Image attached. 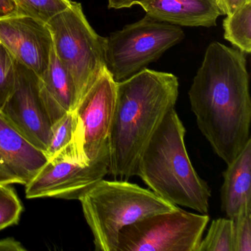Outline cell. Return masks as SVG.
I'll return each mask as SVG.
<instances>
[{
	"instance_id": "1",
	"label": "cell",
	"mask_w": 251,
	"mask_h": 251,
	"mask_svg": "<svg viewBox=\"0 0 251 251\" xmlns=\"http://www.w3.org/2000/svg\"><path fill=\"white\" fill-rule=\"evenodd\" d=\"M198 128L229 164L251 139V100L245 53L210 44L189 92Z\"/></svg>"
},
{
	"instance_id": "2",
	"label": "cell",
	"mask_w": 251,
	"mask_h": 251,
	"mask_svg": "<svg viewBox=\"0 0 251 251\" xmlns=\"http://www.w3.org/2000/svg\"><path fill=\"white\" fill-rule=\"evenodd\" d=\"M177 77L144 69L117 82L112 124L108 138V174L127 180L136 176L141 154L178 97Z\"/></svg>"
},
{
	"instance_id": "3",
	"label": "cell",
	"mask_w": 251,
	"mask_h": 251,
	"mask_svg": "<svg viewBox=\"0 0 251 251\" xmlns=\"http://www.w3.org/2000/svg\"><path fill=\"white\" fill-rule=\"evenodd\" d=\"M185 134L173 108L141 154L135 175L164 201L208 214L211 189L189 159Z\"/></svg>"
},
{
	"instance_id": "4",
	"label": "cell",
	"mask_w": 251,
	"mask_h": 251,
	"mask_svg": "<svg viewBox=\"0 0 251 251\" xmlns=\"http://www.w3.org/2000/svg\"><path fill=\"white\" fill-rule=\"evenodd\" d=\"M79 201L97 251H117L119 234L123 227L177 207L150 189L117 179H102Z\"/></svg>"
},
{
	"instance_id": "5",
	"label": "cell",
	"mask_w": 251,
	"mask_h": 251,
	"mask_svg": "<svg viewBox=\"0 0 251 251\" xmlns=\"http://www.w3.org/2000/svg\"><path fill=\"white\" fill-rule=\"evenodd\" d=\"M47 25L52 35L55 55L74 82L79 102L106 69L105 37L92 28L79 2H73L68 9L55 16Z\"/></svg>"
},
{
	"instance_id": "6",
	"label": "cell",
	"mask_w": 251,
	"mask_h": 251,
	"mask_svg": "<svg viewBox=\"0 0 251 251\" xmlns=\"http://www.w3.org/2000/svg\"><path fill=\"white\" fill-rule=\"evenodd\" d=\"M184 37L180 26L146 15L105 37L107 70L116 82L123 81L157 61Z\"/></svg>"
},
{
	"instance_id": "7",
	"label": "cell",
	"mask_w": 251,
	"mask_h": 251,
	"mask_svg": "<svg viewBox=\"0 0 251 251\" xmlns=\"http://www.w3.org/2000/svg\"><path fill=\"white\" fill-rule=\"evenodd\" d=\"M209 219L178 207L149 216L120 230L117 251H197Z\"/></svg>"
},
{
	"instance_id": "8",
	"label": "cell",
	"mask_w": 251,
	"mask_h": 251,
	"mask_svg": "<svg viewBox=\"0 0 251 251\" xmlns=\"http://www.w3.org/2000/svg\"><path fill=\"white\" fill-rule=\"evenodd\" d=\"M116 86L117 82L105 69L73 111L77 120L75 144L83 164H90L108 150Z\"/></svg>"
},
{
	"instance_id": "9",
	"label": "cell",
	"mask_w": 251,
	"mask_h": 251,
	"mask_svg": "<svg viewBox=\"0 0 251 251\" xmlns=\"http://www.w3.org/2000/svg\"><path fill=\"white\" fill-rule=\"evenodd\" d=\"M109 151H106L90 164H83L68 151L52 158L26 185V197L79 200L108 175Z\"/></svg>"
},
{
	"instance_id": "10",
	"label": "cell",
	"mask_w": 251,
	"mask_h": 251,
	"mask_svg": "<svg viewBox=\"0 0 251 251\" xmlns=\"http://www.w3.org/2000/svg\"><path fill=\"white\" fill-rule=\"evenodd\" d=\"M16 67L15 86L0 113L27 140L46 153L52 124L41 95L40 78L17 61Z\"/></svg>"
},
{
	"instance_id": "11",
	"label": "cell",
	"mask_w": 251,
	"mask_h": 251,
	"mask_svg": "<svg viewBox=\"0 0 251 251\" xmlns=\"http://www.w3.org/2000/svg\"><path fill=\"white\" fill-rule=\"evenodd\" d=\"M0 43L16 61L42 77L53 48L47 25L21 14L0 18Z\"/></svg>"
},
{
	"instance_id": "12",
	"label": "cell",
	"mask_w": 251,
	"mask_h": 251,
	"mask_svg": "<svg viewBox=\"0 0 251 251\" xmlns=\"http://www.w3.org/2000/svg\"><path fill=\"white\" fill-rule=\"evenodd\" d=\"M48 161L46 153L27 140L0 113V184L26 186Z\"/></svg>"
},
{
	"instance_id": "13",
	"label": "cell",
	"mask_w": 251,
	"mask_h": 251,
	"mask_svg": "<svg viewBox=\"0 0 251 251\" xmlns=\"http://www.w3.org/2000/svg\"><path fill=\"white\" fill-rule=\"evenodd\" d=\"M146 15L177 26L211 27L223 15L218 0H144Z\"/></svg>"
},
{
	"instance_id": "14",
	"label": "cell",
	"mask_w": 251,
	"mask_h": 251,
	"mask_svg": "<svg viewBox=\"0 0 251 251\" xmlns=\"http://www.w3.org/2000/svg\"><path fill=\"white\" fill-rule=\"evenodd\" d=\"M39 78L41 95L53 125L78 103L74 82L53 48L48 69Z\"/></svg>"
},
{
	"instance_id": "15",
	"label": "cell",
	"mask_w": 251,
	"mask_h": 251,
	"mask_svg": "<svg viewBox=\"0 0 251 251\" xmlns=\"http://www.w3.org/2000/svg\"><path fill=\"white\" fill-rule=\"evenodd\" d=\"M221 210L233 218L241 207L251 201V139L223 172Z\"/></svg>"
},
{
	"instance_id": "16",
	"label": "cell",
	"mask_w": 251,
	"mask_h": 251,
	"mask_svg": "<svg viewBox=\"0 0 251 251\" xmlns=\"http://www.w3.org/2000/svg\"><path fill=\"white\" fill-rule=\"evenodd\" d=\"M224 38L244 53L251 52V2L223 20Z\"/></svg>"
},
{
	"instance_id": "17",
	"label": "cell",
	"mask_w": 251,
	"mask_h": 251,
	"mask_svg": "<svg viewBox=\"0 0 251 251\" xmlns=\"http://www.w3.org/2000/svg\"><path fill=\"white\" fill-rule=\"evenodd\" d=\"M76 128L77 120L74 111L67 113L55 124L52 125L50 140L46 152L48 159L69 149L75 152L80 161L75 144Z\"/></svg>"
},
{
	"instance_id": "18",
	"label": "cell",
	"mask_w": 251,
	"mask_h": 251,
	"mask_svg": "<svg viewBox=\"0 0 251 251\" xmlns=\"http://www.w3.org/2000/svg\"><path fill=\"white\" fill-rule=\"evenodd\" d=\"M233 244V219L219 218L211 222L197 251H234Z\"/></svg>"
},
{
	"instance_id": "19",
	"label": "cell",
	"mask_w": 251,
	"mask_h": 251,
	"mask_svg": "<svg viewBox=\"0 0 251 251\" xmlns=\"http://www.w3.org/2000/svg\"><path fill=\"white\" fill-rule=\"evenodd\" d=\"M19 14L47 25L53 17L71 6V0H14Z\"/></svg>"
},
{
	"instance_id": "20",
	"label": "cell",
	"mask_w": 251,
	"mask_h": 251,
	"mask_svg": "<svg viewBox=\"0 0 251 251\" xmlns=\"http://www.w3.org/2000/svg\"><path fill=\"white\" fill-rule=\"evenodd\" d=\"M23 210L15 190L9 185L0 184V230L17 224Z\"/></svg>"
},
{
	"instance_id": "21",
	"label": "cell",
	"mask_w": 251,
	"mask_h": 251,
	"mask_svg": "<svg viewBox=\"0 0 251 251\" xmlns=\"http://www.w3.org/2000/svg\"><path fill=\"white\" fill-rule=\"evenodd\" d=\"M16 78V60L0 43V111L14 90Z\"/></svg>"
},
{
	"instance_id": "22",
	"label": "cell",
	"mask_w": 251,
	"mask_h": 251,
	"mask_svg": "<svg viewBox=\"0 0 251 251\" xmlns=\"http://www.w3.org/2000/svg\"><path fill=\"white\" fill-rule=\"evenodd\" d=\"M232 219L234 251H251V201L244 204Z\"/></svg>"
},
{
	"instance_id": "23",
	"label": "cell",
	"mask_w": 251,
	"mask_h": 251,
	"mask_svg": "<svg viewBox=\"0 0 251 251\" xmlns=\"http://www.w3.org/2000/svg\"><path fill=\"white\" fill-rule=\"evenodd\" d=\"M251 0H218L223 15L230 16Z\"/></svg>"
},
{
	"instance_id": "24",
	"label": "cell",
	"mask_w": 251,
	"mask_h": 251,
	"mask_svg": "<svg viewBox=\"0 0 251 251\" xmlns=\"http://www.w3.org/2000/svg\"><path fill=\"white\" fill-rule=\"evenodd\" d=\"M25 248L14 239H0V251H24Z\"/></svg>"
},
{
	"instance_id": "25",
	"label": "cell",
	"mask_w": 251,
	"mask_h": 251,
	"mask_svg": "<svg viewBox=\"0 0 251 251\" xmlns=\"http://www.w3.org/2000/svg\"><path fill=\"white\" fill-rule=\"evenodd\" d=\"M18 14L14 0H0V18Z\"/></svg>"
},
{
	"instance_id": "26",
	"label": "cell",
	"mask_w": 251,
	"mask_h": 251,
	"mask_svg": "<svg viewBox=\"0 0 251 251\" xmlns=\"http://www.w3.org/2000/svg\"><path fill=\"white\" fill-rule=\"evenodd\" d=\"M144 0H108V8L123 9L131 8L133 5H139Z\"/></svg>"
}]
</instances>
